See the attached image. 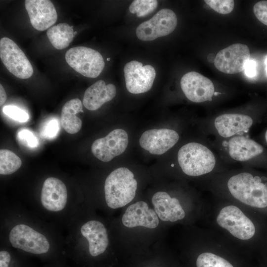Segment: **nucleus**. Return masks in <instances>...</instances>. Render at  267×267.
Listing matches in <instances>:
<instances>
[{"instance_id":"obj_6","label":"nucleus","mask_w":267,"mask_h":267,"mask_svg":"<svg viewBox=\"0 0 267 267\" xmlns=\"http://www.w3.org/2000/svg\"><path fill=\"white\" fill-rule=\"evenodd\" d=\"M217 222L234 237L242 240L250 239L255 233L253 222L238 207L234 205L222 208L217 216Z\"/></svg>"},{"instance_id":"obj_27","label":"nucleus","mask_w":267,"mask_h":267,"mask_svg":"<svg viewBox=\"0 0 267 267\" xmlns=\"http://www.w3.org/2000/svg\"><path fill=\"white\" fill-rule=\"evenodd\" d=\"M2 111L10 118L20 122H25L29 118L27 113L16 106H5L2 109Z\"/></svg>"},{"instance_id":"obj_1","label":"nucleus","mask_w":267,"mask_h":267,"mask_svg":"<svg viewBox=\"0 0 267 267\" xmlns=\"http://www.w3.org/2000/svg\"><path fill=\"white\" fill-rule=\"evenodd\" d=\"M1 244L48 263L67 260L59 229L22 204H2Z\"/></svg>"},{"instance_id":"obj_22","label":"nucleus","mask_w":267,"mask_h":267,"mask_svg":"<svg viewBox=\"0 0 267 267\" xmlns=\"http://www.w3.org/2000/svg\"><path fill=\"white\" fill-rule=\"evenodd\" d=\"M0 267H33V266L28 257L0 244Z\"/></svg>"},{"instance_id":"obj_14","label":"nucleus","mask_w":267,"mask_h":267,"mask_svg":"<svg viewBox=\"0 0 267 267\" xmlns=\"http://www.w3.org/2000/svg\"><path fill=\"white\" fill-rule=\"evenodd\" d=\"M25 6L31 25L38 31L50 28L57 21V13L50 0H26Z\"/></svg>"},{"instance_id":"obj_30","label":"nucleus","mask_w":267,"mask_h":267,"mask_svg":"<svg viewBox=\"0 0 267 267\" xmlns=\"http://www.w3.org/2000/svg\"><path fill=\"white\" fill-rule=\"evenodd\" d=\"M58 129L57 121L52 120L45 125L43 131V135L47 138H53L57 134Z\"/></svg>"},{"instance_id":"obj_17","label":"nucleus","mask_w":267,"mask_h":267,"mask_svg":"<svg viewBox=\"0 0 267 267\" xmlns=\"http://www.w3.org/2000/svg\"><path fill=\"white\" fill-rule=\"evenodd\" d=\"M116 94V89L114 85H106L103 80H98L86 90L83 103L88 110L94 111L111 100Z\"/></svg>"},{"instance_id":"obj_21","label":"nucleus","mask_w":267,"mask_h":267,"mask_svg":"<svg viewBox=\"0 0 267 267\" xmlns=\"http://www.w3.org/2000/svg\"><path fill=\"white\" fill-rule=\"evenodd\" d=\"M46 35L52 45L57 49L67 47L75 36L73 26L65 23L50 27L47 30Z\"/></svg>"},{"instance_id":"obj_37","label":"nucleus","mask_w":267,"mask_h":267,"mask_svg":"<svg viewBox=\"0 0 267 267\" xmlns=\"http://www.w3.org/2000/svg\"><path fill=\"white\" fill-rule=\"evenodd\" d=\"M110 60V58H107V61H109Z\"/></svg>"},{"instance_id":"obj_16","label":"nucleus","mask_w":267,"mask_h":267,"mask_svg":"<svg viewBox=\"0 0 267 267\" xmlns=\"http://www.w3.org/2000/svg\"><path fill=\"white\" fill-rule=\"evenodd\" d=\"M151 201L155 212L162 221L173 222L185 217V212L178 200L175 197H171L166 192L155 193Z\"/></svg>"},{"instance_id":"obj_29","label":"nucleus","mask_w":267,"mask_h":267,"mask_svg":"<svg viewBox=\"0 0 267 267\" xmlns=\"http://www.w3.org/2000/svg\"><path fill=\"white\" fill-rule=\"evenodd\" d=\"M18 136L21 140L26 141L27 145L30 147H36L38 144L36 136L28 130L23 129L20 131L18 134Z\"/></svg>"},{"instance_id":"obj_7","label":"nucleus","mask_w":267,"mask_h":267,"mask_svg":"<svg viewBox=\"0 0 267 267\" xmlns=\"http://www.w3.org/2000/svg\"><path fill=\"white\" fill-rule=\"evenodd\" d=\"M0 58L9 72L18 78L26 79L33 73V68L23 51L7 37L0 40Z\"/></svg>"},{"instance_id":"obj_15","label":"nucleus","mask_w":267,"mask_h":267,"mask_svg":"<svg viewBox=\"0 0 267 267\" xmlns=\"http://www.w3.org/2000/svg\"><path fill=\"white\" fill-rule=\"evenodd\" d=\"M154 210L149 208L144 201H138L129 206L122 218L123 224L129 228L143 226L150 229L157 227L159 221Z\"/></svg>"},{"instance_id":"obj_33","label":"nucleus","mask_w":267,"mask_h":267,"mask_svg":"<svg viewBox=\"0 0 267 267\" xmlns=\"http://www.w3.org/2000/svg\"><path fill=\"white\" fill-rule=\"evenodd\" d=\"M6 99V94L3 86L0 85V106L5 103Z\"/></svg>"},{"instance_id":"obj_9","label":"nucleus","mask_w":267,"mask_h":267,"mask_svg":"<svg viewBox=\"0 0 267 267\" xmlns=\"http://www.w3.org/2000/svg\"><path fill=\"white\" fill-rule=\"evenodd\" d=\"M129 142L127 132L116 129L106 136L96 139L92 144L91 150L93 155L99 160L107 162L122 154Z\"/></svg>"},{"instance_id":"obj_13","label":"nucleus","mask_w":267,"mask_h":267,"mask_svg":"<svg viewBox=\"0 0 267 267\" xmlns=\"http://www.w3.org/2000/svg\"><path fill=\"white\" fill-rule=\"evenodd\" d=\"M178 139L179 135L174 130L151 129L142 134L139 138V144L152 154L161 155L174 146Z\"/></svg>"},{"instance_id":"obj_31","label":"nucleus","mask_w":267,"mask_h":267,"mask_svg":"<svg viewBox=\"0 0 267 267\" xmlns=\"http://www.w3.org/2000/svg\"><path fill=\"white\" fill-rule=\"evenodd\" d=\"M257 63L254 60H249L246 63L244 71L246 76L249 78L255 77L257 73Z\"/></svg>"},{"instance_id":"obj_10","label":"nucleus","mask_w":267,"mask_h":267,"mask_svg":"<svg viewBox=\"0 0 267 267\" xmlns=\"http://www.w3.org/2000/svg\"><path fill=\"white\" fill-rule=\"evenodd\" d=\"M126 86L134 94L146 92L152 88L156 76L155 69L150 65L133 60L127 63L124 68Z\"/></svg>"},{"instance_id":"obj_36","label":"nucleus","mask_w":267,"mask_h":267,"mask_svg":"<svg viewBox=\"0 0 267 267\" xmlns=\"http://www.w3.org/2000/svg\"><path fill=\"white\" fill-rule=\"evenodd\" d=\"M265 138H266V141H267V131H266V133L265 134Z\"/></svg>"},{"instance_id":"obj_35","label":"nucleus","mask_w":267,"mask_h":267,"mask_svg":"<svg viewBox=\"0 0 267 267\" xmlns=\"http://www.w3.org/2000/svg\"><path fill=\"white\" fill-rule=\"evenodd\" d=\"M265 65H266V72H267V57H266V58L265 59Z\"/></svg>"},{"instance_id":"obj_20","label":"nucleus","mask_w":267,"mask_h":267,"mask_svg":"<svg viewBox=\"0 0 267 267\" xmlns=\"http://www.w3.org/2000/svg\"><path fill=\"white\" fill-rule=\"evenodd\" d=\"M83 112V105L80 99L74 98L68 101L63 105L61 113V123L63 129L68 133H77L81 129L82 122L76 116Z\"/></svg>"},{"instance_id":"obj_38","label":"nucleus","mask_w":267,"mask_h":267,"mask_svg":"<svg viewBox=\"0 0 267 267\" xmlns=\"http://www.w3.org/2000/svg\"><path fill=\"white\" fill-rule=\"evenodd\" d=\"M77 34V32H74V35H75Z\"/></svg>"},{"instance_id":"obj_11","label":"nucleus","mask_w":267,"mask_h":267,"mask_svg":"<svg viewBox=\"0 0 267 267\" xmlns=\"http://www.w3.org/2000/svg\"><path fill=\"white\" fill-rule=\"evenodd\" d=\"M250 57L249 49L246 45L235 44L220 50L216 55L214 63L221 72L236 74L244 70Z\"/></svg>"},{"instance_id":"obj_23","label":"nucleus","mask_w":267,"mask_h":267,"mask_svg":"<svg viewBox=\"0 0 267 267\" xmlns=\"http://www.w3.org/2000/svg\"><path fill=\"white\" fill-rule=\"evenodd\" d=\"M20 158L7 149L0 150V174L10 175L16 172L21 166Z\"/></svg>"},{"instance_id":"obj_28","label":"nucleus","mask_w":267,"mask_h":267,"mask_svg":"<svg viewBox=\"0 0 267 267\" xmlns=\"http://www.w3.org/2000/svg\"><path fill=\"white\" fill-rule=\"evenodd\" d=\"M253 12L257 18L267 26V0L257 2L254 5Z\"/></svg>"},{"instance_id":"obj_18","label":"nucleus","mask_w":267,"mask_h":267,"mask_svg":"<svg viewBox=\"0 0 267 267\" xmlns=\"http://www.w3.org/2000/svg\"><path fill=\"white\" fill-rule=\"evenodd\" d=\"M252 123L253 120L250 116L239 114H222L215 120V126L218 133L224 137L247 132Z\"/></svg>"},{"instance_id":"obj_3","label":"nucleus","mask_w":267,"mask_h":267,"mask_svg":"<svg viewBox=\"0 0 267 267\" xmlns=\"http://www.w3.org/2000/svg\"><path fill=\"white\" fill-rule=\"evenodd\" d=\"M227 187L231 195L243 204L258 208L267 207V186L259 177L242 173L231 177Z\"/></svg>"},{"instance_id":"obj_19","label":"nucleus","mask_w":267,"mask_h":267,"mask_svg":"<svg viewBox=\"0 0 267 267\" xmlns=\"http://www.w3.org/2000/svg\"><path fill=\"white\" fill-rule=\"evenodd\" d=\"M228 145L229 155L237 161H247L263 151L260 144L245 136L232 137L229 140Z\"/></svg>"},{"instance_id":"obj_12","label":"nucleus","mask_w":267,"mask_h":267,"mask_svg":"<svg viewBox=\"0 0 267 267\" xmlns=\"http://www.w3.org/2000/svg\"><path fill=\"white\" fill-rule=\"evenodd\" d=\"M180 87L186 97L194 102L211 101L214 95L212 82L196 72L184 74L180 80Z\"/></svg>"},{"instance_id":"obj_5","label":"nucleus","mask_w":267,"mask_h":267,"mask_svg":"<svg viewBox=\"0 0 267 267\" xmlns=\"http://www.w3.org/2000/svg\"><path fill=\"white\" fill-rule=\"evenodd\" d=\"M65 58L68 64L75 71L88 78L98 77L105 65L99 52L85 46L71 48L66 52Z\"/></svg>"},{"instance_id":"obj_4","label":"nucleus","mask_w":267,"mask_h":267,"mask_svg":"<svg viewBox=\"0 0 267 267\" xmlns=\"http://www.w3.org/2000/svg\"><path fill=\"white\" fill-rule=\"evenodd\" d=\"M178 160L183 172L193 177L210 173L216 164L212 152L204 145L196 142L182 146L178 150Z\"/></svg>"},{"instance_id":"obj_24","label":"nucleus","mask_w":267,"mask_h":267,"mask_svg":"<svg viewBox=\"0 0 267 267\" xmlns=\"http://www.w3.org/2000/svg\"><path fill=\"white\" fill-rule=\"evenodd\" d=\"M197 267H233L225 259L210 252L200 254L196 260Z\"/></svg>"},{"instance_id":"obj_26","label":"nucleus","mask_w":267,"mask_h":267,"mask_svg":"<svg viewBox=\"0 0 267 267\" xmlns=\"http://www.w3.org/2000/svg\"><path fill=\"white\" fill-rule=\"evenodd\" d=\"M204 1L214 11L222 14L230 13L234 5L232 0H206Z\"/></svg>"},{"instance_id":"obj_8","label":"nucleus","mask_w":267,"mask_h":267,"mask_svg":"<svg viewBox=\"0 0 267 267\" xmlns=\"http://www.w3.org/2000/svg\"><path fill=\"white\" fill-rule=\"evenodd\" d=\"M177 25L175 13L170 9L164 8L150 19L141 23L136 29V35L141 41H151L171 34Z\"/></svg>"},{"instance_id":"obj_2","label":"nucleus","mask_w":267,"mask_h":267,"mask_svg":"<svg viewBox=\"0 0 267 267\" xmlns=\"http://www.w3.org/2000/svg\"><path fill=\"white\" fill-rule=\"evenodd\" d=\"M137 183L129 169L120 167L112 171L106 178L104 186L107 206L112 209L124 207L134 198Z\"/></svg>"},{"instance_id":"obj_34","label":"nucleus","mask_w":267,"mask_h":267,"mask_svg":"<svg viewBox=\"0 0 267 267\" xmlns=\"http://www.w3.org/2000/svg\"><path fill=\"white\" fill-rule=\"evenodd\" d=\"M216 56L213 53H210L207 56V60L210 62H213L214 61Z\"/></svg>"},{"instance_id":"obj_32","label":"nucleus","mask_w":267,"mask_h":267,"mask_svg":"<svg viewBox=\"0 0 267 267\" xmlns=\"http://www.w3.org/2000/svg\"><path fill=\"white\" fill-rule=\"evenodd\" d=\"M43 267H69V266L67 264V260H65L48 263Z\"/></svg>"},{"instance_id":"obj_25","label":"nucleus","mask_w":267,"mask_h":267,"mask_svg":"<svg viewBox=\"0 0 267 267\" xmlns=\"http://www.w3.org/2000/svg\"><path fill=\"white\" fill-rule=\"evenodd\" d=\"M156 0H135L131 4L129 10L137 17H143L152 12L157 7Z\"/></svg>"}]
</instances>
